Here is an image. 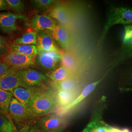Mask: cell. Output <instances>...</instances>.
Returning <instances> with one entry per match:
<instances>
[{
  "label": "cell",
  "mask_w": 132,
  "mask_h": 132,
  "mask_svg": "<svg viewBox=\"0 0 132 132\" xmlns=\"http://www.w3.org/2000/svg\"><path fill=\"white\" fill-rule=\"evenodd\" d=\"M57 104L56 96L50 91H40L31 98L27 107L32 118L46 114Z\"/></svg>",
  "instance_id": "obj_1"
},
{
  "label": "cell",
  "mask_w": 132,
  "mask_h": 132,
  "mask_svg": "<svg viewBox=\"0 0 132 132\" xmlns=\"http://www.w3.org/2000/svg\"><path fill=\"white\" fill-rule=\"evenodd\" d=\"M118 24H132V9L116 7L110 10L99 40V45L103 42L110 28Z\"/></svg>",
  "instance_id": "obj_2"
},
{
  "label": "cell",
  "mask_w": 132,
  "mask_h": 132,
  "mask_svg": "<svg viewBox=\"0 0 132 132\" xmlns=\"http://www.w3.org/2000/svg\"><path fill=\"white\" fill-rule=\"evenodd\" d=\"M28 17L24 14H16L12 12H0V30L10 35L20 29V23L27 22Z\"/></svg>",
  "instance_id": "obj_3"
},
{
  "label": "cell",
  "mask_w": 132,
  "mask_h": 132,
  "mask_svg": "<svg viewBox=\"0 0 132 132\" xmlns=\"http://www.w3.org/2000/svg\"><path fill=\"white\" fill-rule=\"evenodd\" d=\"M36 56H26L9 52L1 58V60L10 67L24 70L35 65Z\"/></svg>",
  "instance_id": "obj_4"
},
{
  "label": "cell",
  "mask_w": 132,
  "mask_h": 132,
  "mask_svg": "<svg viewBox=\"0 0 132 132\" xmlns=\"http://www.w3.org/2000/svg\"><path fill=\"white\" fill-rule=\"evenodd\" d=\"M20 70L10 67L9 71L0 76V89L11 93L18 87H23L20 75Z\"/></svg>",
  "instance_id": "obj_5"
},
{
  "label": "cell",
  "mask_w": 132,
  "mask_h": 132,
  "mask_svg": "<svg viewBox=\"0 0 132 132\" xmlns=\"http://www.w3.org/2000/svg\"><path fill=\"white\" fill-rule=\"evenodd\" d=\"M50 17L59 24L68 28L72 21V15L70 10L65 5L55 3L48 10Z\"/></svg>",
  "instance_id": "obj_6"
},
{
  "label": "cell",
  "mask_w": 132,
  "mask_h": 132,
  "mask_svg": "<svg viewBox=\"0 0 132 132\" xmlns=\"http://www.w3.org/2000/svg\"><path fill=\"white\" fill-rule=\"evenodd\" d=\"M20 75L24 88H36L47 79V77L41 72L31 69L21 70Z\"/></svg>",
  "instance_id": "obj_7"
},
{
  "label": "cell",
  "mask_w": 132,
  "mask_h": 132,
  "mask_svg": "<svg viewBox=\"0 0 132 132\" xmlns=\"http://www.w3.org/2000/svg\"><path fill=\"white\" fill-rule=\"evenodd\" d=\"M118 57L114 67L132 59V24L124 27L122 45Z\"/></svg>",
  "instance_id": "obj_8"
},
{
  "label": "cell",
  "mask_w": 132,
  "mask_h": 132,
  "mask_svg": "<svg viewBox=\"0 0 132 132\" xmlns=\"http://www.w3.org/2000/svg\"><path fill=\"white\" fill-rule=\"evenodd\" d=\"M28 24L31 29L37 32L52 31L57 25L56 21L47 14H36Z\"/></svg>",
  "instance_id": "obj_9"
},
{
  "label": "cell",
  "mask_w": 132,
  "mask_h": 132,
  "mask_svg": "<svg viewBox=\"0 0 132 132\" xmlns=\"http://www.w3.org/2000/svg\"><path fill=\"white\" fill-rule=\"evenodd\" d=\"M9 112L10 118L17 124L33 118L28 107L14 97H12L10 101Z\"/></svg>",
  "instance_id": "obj_10"
},
{
  "label": "cell",
  "mask_w": 132,
  "mask_h": 132,
  "mask_svg": "<svg viewBox=\"0 0 132 132\" xmlns=\"http://www.w3.org/2000/svg\"><path fill=\"white\" fill-rule=\"evenodd\" d=\"M36 57L39 65L47 71H54L60 62L59 52H39Z\"/></svg>",
  "instance_id": "obj_11"
},
{
  "label": "cell",
  "mask_w": 132,
  "mask_h": 132,
  "mask_svg": "<svg viewBox=\"0 0 132 132\" xmlns=\"http://www.w3.org/2000/svg\"><path fill=\"white\" fill-rule=\"evenodd\" d=\"M66 120L61 116L52 114L40 118L37 123V127L44 132L60 128L66 125Z\"/></svg>",
  "instance_id": "obj_12"
},
{
  "label": "cell",
  "mask_w": 132,
  "mask_h": 132,
  "mask_svg": "<svg viewBox=\"0 0 132 132\" xmlns=\"http://www.w3.org/2000/svg\"><path fill=\"white\" fill-rule=\"evenodd\" d=\"M102 79H99L87 85L83 89V90H82L80 94H79L78 96L76 98V99L73 102H72L71 104L68 105L66 107L58 109L57 111L58 115H64L69 113L70 111H71L72 109L75 108L76 106H77L83 100H84L95 90L96 86L99 84V83L102 81Z\"/></svg>",
  "instance_id": "obj_13"
},
{
  "label": "cell",
  "mask_w": 132,
  "mask_h": 132,
  "mask_svg": "<svg viewBox=\"0 0 132 132\" xmlns=\"http://www.w3.org/2000/svg\"><path fill=\"white\" fill-rule=\"evenodd\" d=\"M36 47L38 52H60L54 42V40L48 31H39L37 32Z\"/></svg>",
  "instance_id": "obj_14"
},
{
  "label": "cell",
  "mask_w": 132,
  "mask_h": 132,
  "mask_svg": "<svg viewBox=\"0 0 132 132\" xmlns=\"http://www.w3.org/2000/svg\"><path fill=\"white\" fill-rule=\"evenodd\" d=\"M53 39L63 49L68 50L72 44V38L68 28L60 24H57L52 31H48Z\"/></svg>",
  "instance_id": "obj_15"
},
{
  "label": "cell",
  "mask_w": 132,
  "mask_h": 132,
  "mask_svg": "<svg viewBox=\"0 0 132 132\" xmlns=\"http://www.w3.org/2000/svg\"><path fill=\"white\" fill-rule=\"evenodd\" d=\"M40 91L41 90L36 88H24L21 87L15 89L11 93L14 98L27 106L31 98Z\"/></svg>",
  "instance_id": "obj_16"
},
{
  "label": "cell",
  "mask_w": 132,
  "mask_h": 132,
  "mask_svg": "<svg viewBox=\"0 0 132 132\" xmlns=\"http://www.w3.org/2000/svg\"><path fill=\"white\" fill-rule=\"evenodd\" d=\"M78 95L76 90H58L56 95L57 104L59 108L66 107L73 102Z\"/></svg>",
  "instance_id": "obj_17"
},
{
  "label": "cell",
  "mask_w": 132,
  "mask_h": 132,
  "mask_svg": "<svg viewBox=\"0 0 132 132\" xmlns=\"http://www.w3.org/2000/svg\"><path fill=\"white\" fill-rule=\"evenodd\" d=\"M9 52L28 56H36L38 52L35 45H15L13 44L10 46Z\"/></svg>",
  "instance_id": "obj_18"
},
{
  "label": "cell",
  "mask_w": 132,
  "mask_h": 132,
  "mask_svg": "<svg viewBox=\"0 0 132 132\" xmlns=\"http://www.w3.org/2000/svg\"><path fill=\"white\" fill-rule=\"evenodd\" d=\"M13 95L12 93L0 89V113L11 119L9 110Z\"/></svg>",
  "instance_id": "obj_19"
},
{
  "label": "cell",
  "mask_w": 132,
  "mask_h": 132,
  "mask_svg": "<svg viewBox=\"0 0 132 132\" xmlns=\"http://www.w3.org/2000/svg\"><path fill=\"white\" fill-rule=\"evenodd\" d=\"M13 44L35 45L37 44V32L31 29L24 32L20 37L14 40Z\"/></svg>",
  "instance_id": "obj_20"
},
{
  "label": "cell",
  "mask_w": 132,
  "mask_h": 132,
  "mask_svg": "<svg viewBox=\"0 0 132 132\" xmlns=\"http://www.w3.org/2000/svg\"><path fill=\"white\" fill-rule=\"evenodd\" d=\"M52 86L58 90L76 91L77 82L73 78L70 77L59 82H52Z\"/></svg>",
  "instance_id": "obj_21"
},
{
  "label": "cell",
  "mask_w": 132,
  "mask_h": 132,
  "mask_svg": "<svg viewBox=\"0 0 132 132\" xmlns=\"http://www.w3.org/2000/svg\"><path fill=\"white\" fill-rule=\"evenodd\" d=\"M71 72L65 67L61 66L52 71L47 76L52 82H59L71 77Z\"/></svg>",
  "instance_id": "obj_22"
},
{
  "label": "cell",
  "mask_w": 132,
  "mask_h": 132,
  "mask_svg": "<svg viewBox=\"0 0 132 132\" xmlns=\"http://www.w3.org/2000/svg\"><path fill=\"white\" fill-rule=\"evenodd\" d=\"M60 62L62 66L65 67L68 70L72 72L77 67V61L76 58L68 53L60 51Z\"/></svg>",
  "instance_id": "obj_23"
},
{
  "label": "cell",
  "mask_w": 132,
  "mask_h": 132,
  "mask_svg": "<svg viewBox=\"0 0 132 132\" xmlns=\"http://www.w3.org/2000/svg\"><path fill=\"white\" fill-rule=\"evenodd\" d=\"M9 10L16 14H24L26 10V5L21 0H6Z\"/></svg>",
  "instance_id": "obj_24"
},
{
  "label": "cell",
  "mask_w": 132,
  "mask_h": 132,
  "mask_svg": "<svg viewBox=\"0 0 132 132\" xmlns=\"http://www.w3.org/2000/svg\"><path fill=\"white\" fill-rule=\"evenodd\" d=\"M30 2L33 7L40 12L48 10L57 2L54 0H34Z\"/></svg>",
  "instance_id": "obj_25"
},
{
  "label": "cell",
  "mask_w": 132,
  "mask_h": 132,
  "mask_svg": "<svg viewBox=\"0 0 132 132\" xmlns=\"http://www.w3.org/2000/svg\"><path fill=\"white\" fill-rule=\"evenodd\" d=\"M0 132H15L12 121L0 113Z\"/></svg>",
  "instance_id": "obj_26"
},
{
  "label": "cell",
  "mask_w": 132,
  "mask_h": 132,
  "mask_svg": "<svg viewBox=\"0 0 132 132\" xmlns=\"http://www.w3.org/2000/svg\"><path fill=\"white\" fill-rule=\"evenodd\" d=\"M10 45L6 40L0 35V58L5 56L9 52Z\"/></svg>",
  "instance_id": "obj_27"
},
{
  "label": "cell",
  "mask_w": 132,
  "mask_h": 132,
  "mask_svg": "<svg viewBox=\"0 0 132 132\" xmlns=\"http://www.w3.org/2000/svg\"><path fill=\"white\" fill-rule=\"evenodd\" d=\"M82 132H100L96 126V118L92 120Z\"/></svg>",
  "instance_id": "obj_28"
},
{
  "label": "cell",
  "mask_w": 132,
  "mask_h": 132,
  "mask_svg": "<svg viewBox=\"0 0 132 132\" xmlns=\"http://www.w3.org/2000/svg\"><path fill=\"white\" fill-rule=\"evenodd\" d=\"M10 67L0 59V76L3 75L10 69Z\"/></svg>",
  "instance_id": "obj_29"
},
{
  "label": "cell",
  "mask_w": 132,
  "mask_h": 132,
  "mask_svg": "<svg viewBox=\"0 0 132 132\" xmlns=\"http://www.w3.org/2000/svg\"><path fill=\"white\" fill-rule=\"evenodd\" d=\"M8 11L9 7L6 0H0V11Z\"/></svg>",
  "instance_id": "obj_30"
},
{
  "label": "cell",
  "mask_w": 132,
  "mask_h": 132,
  "mask_svg": "<svg viewBox=\"0 0 132 132\" xmlns=\"http://www.w3.org/2000/svg\"><path fill=\"white\" fill-rule=\"evenodd\" d=\"M114 132H131L130 131V130L127 128L119 129L118 128L115 127H114Z\"/></svg>",
  "instance_id": "obj_31"
},
{
  "label": "cell",
  "mask_w": 132,
  "mask_h": 132,
  "mask_svg": "<svg viewBox=\"0 0 132 132\" xmlns=\"http://www.w3.org/2000/svg\"><path fill=\"white\" fill-rule=\"evenodd\" d=\"M45 132H63V131H62L61 129H55V130H50V131H48Z\"/></svg>",
  "instance_id": "obj_32"
},
{
  "label": "cell",
  "mask_w": 132,
  "mask_h": 132,
  "mask_svg": "<svg viewBox=\"0 0 132 132\" xmlns=\"http://www.w3.org/2000/svg\"><path fill=\"white\" fill-rule=\"evenodd\" d=\"M107 132H114V127L109 126Z\"/></svg>",
  "instance_id": "obj_33"
}]
</instances>
